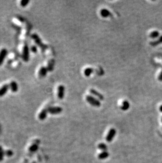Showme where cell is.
<instances>
[{
  "label": "cell",
  "instance_id": "cell-1",
  "mask_svg": "<svg viewBox=\"0 0 162 163\" xmlns=\"http://www.w3.org/2000/svg\"><path fill=\"white\" fill-rule=\"evenodd\" d=\"M85 98L87 102L92 106L95 107H99L101 106V103L99 100L93 97V96L90 95H87Z\"/></svg>",
  "mask_w": 162,
  "mask_h": 163
},
{
  "label": "cell",
  "instance_id": "cell-2",
  "mask_svg": "<svg viewBox=\"0 0 162 163\" xmlns=\"http://www.w3.org/2000/svg\"><path fill=\"white\" fill-rule=\"evenodd\" d=\"M40 141L39 140H35L33 141L31 145H29L28 148V156H31V155L34 154L35 152L38 150L39 148Z\"/></svg>",
  "mask_w": 162,
  "mask_h": 163
},
{
  "label": "cell",
  "instance_id": "cell-3",
  "mask_svg": "<svg viewBox=\"0 0 162 163\" xmlns=\"http://www.w3.org/2000/svg\"><path fill=\"white\" fill-rule=\"evenodd\" d=\"M31 36H32V39L34 40V41L36 43L37 45L39 46V47L40 48V49L43 50V51H44L45 49H47V46L42 43L41 39H40V38L38 34H36V33H34V34H32Z\"/></svg>",
  "mask_w": 162,
  "mask_h": 163
},
{
  "label": "cell",
  "instance_id": "cell-4",
  "mask_svg": "<svg viewBox=\"0 0 162 163\" xmlns=\"http://www.w3.org/2000/svg\"><path fill=\"white\" fill-rule=\"evenodd\" d=\"M22 59L24 61L28 62L29 59V49L27 44L24 46L22 51Z\"/></svg>",
  "mask_w": 162,
  "mask_h": 163
},
{
  "label": "cell",
  "instance_id": "cell-5",
  "mask_svg": "<svg viewBox=\"0 0 162 163\" xmlns=\"http://www.w3.org/2000/svg\"><path fill=\"white\" fill-rule=\"evenodd\" d=\"M63 109L60 107H50L48 108V112L52 114H57L62 112Z\"/></svg>",
  "mask_w": 162,
  "mask_h": 163
},
{
  "label": "cell",
  "instance_id": "cell-6",
  "mask_svg": "<svg viewBox=\"0 0 162 163\" xmlns=\"http://www.w3.org/2000/svg\"><path fill=\"white\" fill-rule=\"evenodd\" d=\"M116 131L115 129H114V128L110 129L109 130L108 135H107V136L106 137V141L109 143L111 142L113 140V138H114V137H115V136L116 135Z\"/></svg>",
  "mask_w": 162,
  "mask_h": 163
},
{
  "label": "cell",
  "instance_id": "cell-7",
  "mask_svg": "<svg viewBox=\"0 0 162 163\" xmlns=\"http://www.w3.org/2000/svg\"><path fill=\"white\" fill-rule=\"evenodd\" d=\"M65 87L63 85H60L57 88V97L58 99H63L64 98L65 95Z\"/></svg>",
  "mask_w": 162,
  "mask_h": 163
},
{
  "label": "cell",
  "instance_id": "cell-8",
  "mask_svg": "<svg viewBox=\"0 0 162 163\" xmlns=\"http://www.w3.org/2000/svg\"><path fill=\"white\" fill-rule=\"evenodd\" d=\"M90 92L92 95H93L95 97H97L98 99L101 100H103L104 99V96L96 90L94 89H91L90 90Z\"/></svg>",
  "mask_w": 162,
  "mask_h": 163
},
{
  "label": "cell",
  "instance_id": "cell-9",
  "mask_svg": "<svg viewBox=\"0 0 162 163\" xmlns=\"http://www.w3.org/2000/svg\"><path fill=\"white\" fill-rule=\"evenodd\" d=\"M7 50L5 48H3L0 51V66L3 65L4 61L7 56Z\"/></svg>",
  "mask_w": 162,
  "mask_h": 163
},
{
  "label": "cell",
  "instance_id": "cell-10",
  "mask_svg": "<svg viewBox=\"0 0 162 163\" xmlns=\"http://www.w3.org/2000/svg\"><path fill=\"white\" fill-rule=\"evenodd\" d=\"M48 113H49V112H48V108L43 109L41 110V112H40L38 116L39 119L40 120H45V118L47 117V114Z\"/></svg>",
  "mask_w": 162,
  "mask_h": 163
},
{
  "label": "cell",
  "instance_id": "cell-11",
  "mask_svg": "<svg viewBox=\"0 0 162 163\" xmlns=\"http://www.w3.org/2000/svg\"><path fill=\"white\" fill-rule=\"evenodd\" d=\"M48 72V70L46 67H45V66H42L40 67V69L39 72H38V75L39 77L40 78H43L45 77Z\"/></svg>",
  "mask_w": 162,
  "mask_h": 163
},
{
  "label": "cell",
  "instance_id": "cell-12",
  "mask_svg": "<svg viewBox=\"0 0 162 163\" xmlns=\"http://www.w3.org/2000/svg\"><path fill=\"white\" fill-rule=\"evenodd\" d=\"M9 89V85L7 84H4L2 87L0 88V97H3V96H4L8 91Z\"/></svg>",
  "mask_w": 162,
  "mask_h": 163
},
{
  "label": "cell",
  "instance_id": "cell-13",
  "mask_svg": "<svg viewBox=\"0 0 162 163\" xmlns=\"http://www.w3.org/2000/svg\"><path fill=\"white\" fill-rule=\"evenodd\" d=\"M101 16L103 17H108L109 16H112V14L109 10L106 9H103L100 11Z\"/></svg>",
  "mask_w": 162,
  "mask_h": 163
},
{
  "label": "cell",
  "instance_id": "cell-14",
  "mask_svg": "<svg viewBox=\"0 0 162 163\" xmlns=\"http://www.w3.org/2000/svg\"><path fill=\"white\" fill-rule=\"evenodd\" d=\"M9 87L11 90L13 92H16L18 91V85L16 82L15 81H11L9 84Z\"/></svg>",
  "mask_w": 162,
  "mask_h": 163
},
{
  "label": "cell",
  "instance_id": "cell-15",
  "mask_svg": "<svg viewBox=\"0 0 162 163\" xmlns=\"http://www.w3.org/2000/svg\"><path fill=\"white\" fill-rule=\"evenodd\" d=\"M55 61L53 59H52L51 60L48 62L47 66V69L49 71H52L54 70V65H55Z\"/></svg>",
  "mask_w": 162,
  "mask_h": 163
},
{
  "label": "cell",
  "instance_id": "cell-16",
  "mask_svg": "<svg viewBox=\"0 0 162 163\" xmlns=\"http://www.w3.org/2000/svg\"><path fill=\"white\" fill-rule=\"evenodd\" d=\"M162 43V35L159 37V38L158 39L153 41H151L150 42V45L152 47H155L158 45Z\"/></svg>",
  "mask_w": 162,
  "mask_h": 163
},
{
  "label": "cell",
  "instance_id": "cell-17",
  "mask_svg": "<svg viewBox=\"0 0 162 163\" xmlns=\"http://www.w3.org/2000/svg\"><path fill=\"white\" fill-rule=\"evenodd\" d=\"M130 107V104L129 102L127 100H124L122 102V104L121 107V109L123 111H126Z\"/></svg>",
  "mask_w": 162,
  "mask_h": 163
},
{
  "label": "cell",
  "instance_id": "cell-18",
  "mask_svg": "<svg viewBox=\"0 0 162 163\" xmlns=\"http://www.w3.org/2000/svg\"><path fill=\"white\" fill-rule=\"evenodd\" d=\"M94 70L92 68H87L84 70V75L87 77H90L94 72Z\"/></svg>",
  "mask_w": 162,
  "mask_h": 163
},
{
  "label": "cell",
  "instance_id": "cell-19",
  "mask_svg": "<svg viewBox=\"0 0 162 163\" xmlns=\"http://www.w3.org/2000/svg\"><path fill=\"white\" fill-rule=\"evenodd\" d=\"M109 156V153L108 152V151H103L101 153L99 154L98 155V158L99 159V160H104V159H106L107 158H108Z\"/></svg>",
  "mask_w": 162,
  "mask_h": 163
},
{
  "label": "cell",
  "instance_id": "cell-20",
  "mask_svg": "<svg viewBox=\"0 0 162 163\" xmlns=\"http://www.w3.org/2000/svg\"><path fill=\"white\" fill-rule=\"evenodd\" d=\"M149 37L152 39H155L158 38L160 36V32L157 31H153L149 34Z\"/></svg>",
  "mask_w": 162,
  "mask_h": 163
},
{
  "label": "cell",
  "instance_id": "cell-21",
  "mask_svg": "<svg viewBox=\"0 0 162 163\" xmlns=\"http://www.w3.org/2000/svg\"><path fill=\"white\" fill-rule=\"evenodd\" d=\"M98 148L103 151H106L108 150V146L104 143H100L98 145Z\"/></svg>",
  "mask_w": 162,
  "mask_h": 163
},
{
  "label": "cell",
  "instance_id": "cell-22",
  "mask_svg": "<svg viewBox=\"0 0 162 163\" xmlns=\"http://www.w3.org/2000/svg\"><path fill=\"white\" fill-rule=\"evenodd\" d=\"M4 156V150H3V147L1 146H0V162H2L3 161Z\"/></svg>",
  "mask_w": 162,
  "mask_h": 163
},
{
  "label": "cell",
  "instance_id": "cell-23",
  "mask_svg": "<svg viewBox=\"0 0 162 163\" xmlns=\"http://www.w3.org/2000/svg\"><path fill=\"white\" fill-rule=\"evenodd\" d=\"M4 154L6 156L10 157L12 156V155H13V152L10 149H6V150H4Z\"/></svg>",
  "mask_w": 162,
  "mask_h": 163
},
{
  "label": "cell",
  "instance_id": "cell-24",
  "mask_svg": "<svg viewBox=\"0 0 162 163\" xmlns=\"http://www.w3.org/2000/svg\"><path fill=\"white\" fill-rule=\"evenodd\" d=\"M29 3V0H22L20 2V5L22 7L27 6Z\"/></svg>",
  "mask_w": 162,
  "mask_h": 163
},
{
  "label": "cell",
  "instance_id": "cell-25",
  "mask_svg": "<svg viewBox=\"0 0 162 163\" xmlns=\"http://www.w3.org/2000/svg\"><path fill=\"white\" fill-rule=\"evenodd\" d=\"M31 50L32 51V52L33 53H37L38 52V48H37V47L36 46H32L31 47Z\"/></svg>",
  "mask_w": 162,
  "mask_h": 163
},
{
  "label": "cell",
  "instance_id": "cell-26",
  "mask_svg": "<svg viewBox=\"0 0 162 163\" xmlns=\"http://www.w3.org/2000/svg\"><path fill=\"white\" fill-rule=\"evenodd\" d=\"M158 80L160 81H161V82L162 81V70H161V71L160 73L159 74V75H158Z\"/></svg>",
  "mask_w": 162,
  "mask_h": 163
},
{
  "label": "cell",
  "instance_id": "cell-27",
  "mask_svg": "<svg viewBox=\"0 0 162 163\" xmlns=\"http://www.w3.org/2000/svg\"><path fill=\"white\" fill-rule=\"evenodd\" d=\"M159 109H160V112H161V113H162V105L160 107Z\"/></svg>",
  "mask_w": 162,
  "mask_h": 163
},
{
  "label": "cell",
  "instance_id": "cell-28",
  "mask_svg": "<svg viewBox=\"0 0 162 163\" xmlns=\"http://www.w3.org/2000/svg\"><path fill=\"white\" fill-rule=\"evenodd\" d=\"M161 120H162V119H161Z\"/></svg>",
  "mask_w": 162,
  "mask_h": 163
}]
</instances>
